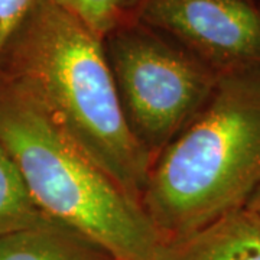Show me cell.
Listing matches in <instances>:
<instances>
[{
	"label": "cell",
	"mask_w": 260,
	"mask_h": 260,
	"mask_svg": "<svg viewBox=\"0 0 260 260\" xmlns=\"http://www.w3.org/2000/svg\"><path fill=\"white\" fill-rule=\"evenodd\" d=\"M260 186V68L220 75L201 112L155 156L140 205L165 242L246 207Z\"/></svg>",
	"instance_id": "obj_2"
},
{
	"label": "cell",
	"mask_w": 260,
	"mask_h": 260,
	"mask_svg": "<svg viewBox=\"0 0 260 260\" xmlns=\"http://www.w3.org/2000/svg\"><path fill=\"white\" fill-rule=\"evenodd\" d=\"M160 260H260V220L247 207L168 242Z\"/></svg>",
	"instance_id": "obj_6"
},
{
	"label": "cell",
	"mask_w": 260,
	"mask_h": 260,
	"mask_svg": "<svg viewBox=\"0 0 260 260\" xmlns=\"http://www.w3.org/2000/svg\"><path fill=\"white\" fill-rule=\"evenodd\" d=\"M0 260H116L93 240L48 224L0 237Z\"/></svg>",
	"instance_id": "obj_7"
},
{
	"label": "cell",
	"mask_w": 260,
	"mask_h": 260,
	"mask_svg": "<svg viewBox=\"0 0 260 260\" xmlns=\"http://www.w3.org/2000/svg\"><path fill=\"white\" fill-rule=\"evenodd\" d=\"M0 145L49 221L83 234L116 260H160L167 242L142 205L3 77Z\"/></svg>",
	"instance_id": "obj_3"
},
{
	"label": "cell",
	"mask_w": 260,
	"mask_h": 260,
	"mask_svg": "<svg viewBox=\"0 0 260 260\" xmlns=\"http://www.w3.org/2000/svg\"><path fill=\"white\" fill-rule=\"evenodd\" d=\"M49 221L29 194L16 164L0 145V237Z\"/></svg>",
	"instance_id": "obj_8"
},
{
	"label": "cell",
	"mask_w": 260,
	"mask_h": 260,
	"mask_svg": "<svg viewBox=\"0 0 260 260\" xmlns=\"http://www.w3.org/2000/svg\"><path fill=\"white\" fill-rule=\"evenodd\" d=\"M138 20L215 74L260 68V8L254 0H146Z\"/></svg>",
	"instance_id": "obj_5"
},
{
	"label": "cell",
	"mask_w": 260,
	"mask_h": 260,
	"mask_svg": "<svg viewBox=\"0 0 260 260\" xmlns=\"http://www.w3.org/2000/svg\"><path fill=\"white\" fill-rule=\"evenodd\" d=\"M52 2H55L56 5H59V6H64L67 9L71 8V0H52Z\"/></svg>",
	"instance_id": "obj_12"
},
{
	"label": "cell",
	"mask_w": 260,
	"mask_h": 260,
	"mask_svg": "<svg viewBox=\"0 0 260 260\" xmlns=\"http://www.w3.org/2000/svg\"><path fill=\"white\" fill-rule=\"evenodd\" d=\"M132 133L155 159L211 97L220 75L139 20L103 39Z\"/></svg>",
	"instance_id": "obj_4"
},
{
	"label": "cell",
	"mask_w": 260,
	"mask_h": 260,
	"mask_svg": "<svg viewBox=\"0 0 260 260\" xmlns=\"http://www.w3.org/2000/svg\"><path fill=\"white\" fill-rule=\"evenodd\" d=\"M41 0H0V68Z\"/></svg>",
	"instance_id": "obj_10"
},
{
	"label": "cell",
	"mask_w": 260,
	"mask_h": 260,
	"mask_svg": "<svg viewBox=\"0 0 260 260\" xmlns=\"http://www.w3.org/2000/svg\"><path fill=\"white\" fill-rule=\"evenodd\" d=\"M246 207L250 210L251 213L256 214V217L260 220V186L256 189V192L251 195V198L246 204Z\"/></svg>",
	"instance_id": "obj_11"
},
{
	"label": "cell",
	"mask_w": 260,
	"mask_h": 260,
	"mask_svg": "<svg viewBox=\"0 0 260 260\" xmlns=\"http://www.w3.org/2000/svg\"><path fill=\"white\" fill-rule=\"evenodd\" d=\"M146 0H71L70 10L95 37L104 39L113 30L138 20Z\"/></svg>",
	"instance_id": "obj_9"
},
{
	"label": "cell",
	"mask_w": 260,
	"mask_h": 260,
	"mask_svg": "<svg viewBox=\"0 0 260 260\" xmlns=\"http://www.w3.org/2000/svg\"><path fill=\"white\" fill-rule=\"evenodd\" d=\"M0 77L26 94L140 204L153 159L124 117L103 39L71 10L41 0L10 48Z\"/></svg>",
	"instance_id": "obj_1"
}]
</instances>
